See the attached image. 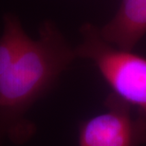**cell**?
Masks as SVG:
<instances>
[{
	"label": "cell",
	"instance_id": "1",
	"mask_svg": "<svg viewBox=\"0 0 146 146\" xmlns=\"http://www.w3.org/2000/svg\"><path fill=\"white\" fill-rule=\"evenodd\" d=\"M76 58L75 48L53 25L46 23L39 38L31 39L13 66L0 77V123L7 128L11 123V133L20 139L29 138L33 125L19 118Z\"/></svg>",
	"mask_w": 146,
	"mask_h": 146
},
{
	"label": "cell",
	"instance_id": "2",
	"mask_svg": "<svg viewBox=\"0 0 146 146\" xmlns=\"http://www.w3.org/2000/svg\"><path fill=\"white\" fill-rule=\"evenodd\" d=\"M81 33L83 40L75 48L77 58L91 61L113 94L146 119V58L110 45L92 25H84Z\"/></svg>",
	"mask_w": 146,
	"mask_h": 146
},
{
	"label": "cell",
	"instance_id": "3",
	"mask_svg": "<svg viewBox=\"0 0 146 146\" xmlns=\"http://www.w3.org/2000/svg\"><path fill=\"white\" fill-rule=\"evenodd\" d=\"M106 111L81 125L79 146L146 145V119L113 93L104 100Z\"/></svg>",
	"mask_w": 146,
	"mask_h": 146
},
{
	"label": "cell",
	"instance_id": "4",
	"mask_svg": "<svg viewBox=\"0 0 146 146\" xmlns=\"http://www.w3.org/2000/svg\"><path fill=\"white\" fill-rule=\"evenodd\" d=\"M99 31L110 45L132 50L146 34V0H121L116 15Z\"/></svg>",
	"mask_w": 146,
	"mask_h": 146
},
{
	"label": "cell",
	"instance_id": "5",
	"mask_svg": "<svg viewBox=\"0 0 146 146\" xmlns=\"http://www.w3.org/2000/svg\"><path fill=\"white\" fill-rule=\"evenodd\" d=\"M30 41L15 17H6L4 33L0 38V77L13 66Z\"/></svg>",
	"mask_w": 146,
	"mask_h": 146
}]
</instances>
